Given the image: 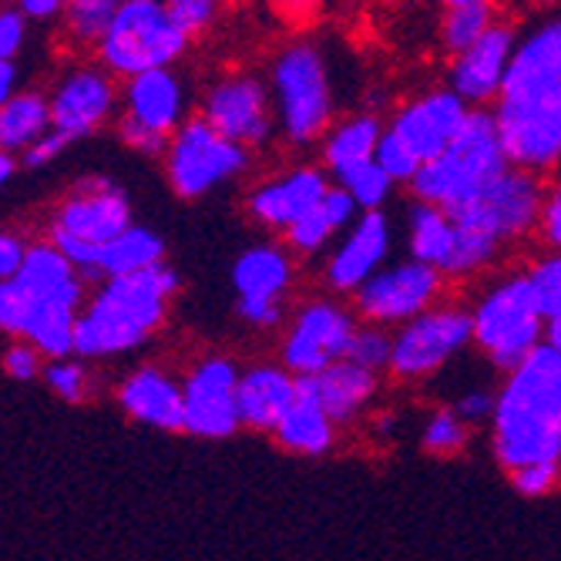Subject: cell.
I'll use <instances>...</instances> for the list:
<instances>
[{"label": "cell", "mask_w": 561, "mask_h": 561, "mask_svg": "<svg viewBox=\"0 0 561 561\" xmlns=\"http://www.w3.org/2000/svg\"><path fill=\"white\" fill-rule=\"evenodd\" d=\"M175 293L179 273L165 263L138 276L101 283L88 310L75 323V353L115 356L141 346L165 323V306Z\"/></svg>", "instance_id": "cell-2"}, {"label": "cell", "mask_w": 561, "mask_h": 561, "mask_svg": "<svg viewBox=\"0 0 561 561\" xmlns=\"http://www.w3.org/2000/svg\"><path fill=\"white\" fill-rule=\"evenodd\" d=\"M55 229H61L65 236L84 245L105 249L108 242H115L118 236L131 229L128 195L115 188L108 179H91L65 202Z\"/></svg>", "instance_id": "cell-19"}, {"label": "cell", "mask_w": 561, "mask_h": 561, "mask_svg": "<svg viewBox=\"0 0 561 561\" xmlns=\"http://www.w3.org/2000/svg\"><path fill=\"white\" fill-rule=\"evenodd\" d=\"M4 367H8V374L11 377H18V380H31L34 374H37V353L31 350V346H11L8 350V356H4Z\"/></svg>", "instance_id": "cell-53"}, {"label": "cell", "mask_w": 561, "mask_h": 561, "mask_svg": "<svg viewBox=\"0 0 561 561\" xmlns=\"http://www.w3.org/2000/svg\"><path fill=\"white\" fill-rule=\"evenodd\" d=\"M501 252H504V245L494 236H484V232H474V229H457L454 256H450V266H447L444 279H474V276L488 273L501 260Z\"/></svg>", "instance_id": "cell-36"}, {"label": "cell", "mask_w": 561, "mask_h": 561, "mask_svg": "<svg viewBox=\"0 0 561 561\" xmlns=\"http://www.w3.org/2000/svg\"><path fill=\"white\" fill-rule=\"evenodd\" d=\"M507 478H512V488H515L522 497H545V494H551V491L561 484L558 465H531V468L512 471Z\"/></svg>", "instance_id": "cell-47"}, {"label": "cell", "mask_w": 561, "mask_h": 561, "mask_svg": "<svg viewBox=\"0 0 561 561\" xmlns=\"http://www.w3.org/2000/svg\"><path fill=\"white\" fill-rule=\"evenodd\" d=\"M346 360L364 367L370 374H390V360H393V330H383V327H370V323H360L353 333V343H350V353Z\"/></svg>", "instance_id": "cell-39"}, {"label": "cell", "mask_w": 561, "mask_h": 561, "mask_svg": "<svg viewBox=\"0 0 561 561\" xmlns=\"http://www.w3.org/2000/svg\"><path fill=\"white\" fill-rule=\"evenodd\" d=\"M118 400L125 414L135 421L159 427V431H185V390L159 367H141L135 370L122 390Z\"/></svg>", "instance_id": "cell-22"}, {"label": "cell", "mask_w": 561, "mask_h": 561, "mask_svg": "<svg viewBox=\"0 0 561 561\" xmlns=\"http://www.w3.org/2000/svg\"><path fill=\"white\" fill-rule=\"evenodd\" d=\"M504 84H561V14L538 21L518 37Z\"/></svg>", "instance_id": "cell-30"}, {"label": "cell", "mask_w": 561, "mask_h": 561, "mask_svg": "<svg viewBox=\"0 0 561 561\" xmlns=\"http://www.w3.org/2000/svg\"><path fill=\"white\" fill-rule=\"evenodd\" d=\"M558 471H561V450H558Z\"/></svg>", "instance_id": "cell-58"}, {"label": "cell", "mask_w": 561, "mask_h": 561, "mask_svg": "<svg viewBox=\"0 0 561 561\" xmlns=\"http://www.w3.org/2000/svg\"><path fill=\"white\" fill-rule=\"evenodd\" d=\"M252 162V151L222 138L202 118H188L169 141L165 172L179 198H202L213 188L239 179Z\"/></svg>", "instance_id": "cell-9"}, {"label": "cell", "mask_w": 561, "mask_h": 561, "mask_svg": "<svg viewBox=\"0 0 561 561\" xmlns=\"http://www.w3.org/2000/svg\"><path fill=\"white\" fill-rule=\"evenodd\" d=\"M188 47V37L172 24L159 0H125L101 41V58L118 75L138 78L172 68Z\"/></svg>", "instance_id": "cell-7"}, {"label": "cell", "mask_w": 561, "mask_h": 561, "mask_svg": "<svg viewBox=\"0 0 561 561\" xmlns=\"http://www.w3.org/2000/svg\"><path fill=\"white\" fill-rule=\"evenodd\" d=\"M421 444L427 454L434 457H457L465 454L468 444H471V427L454 414V407H437L431 411V417L424 421V431H421Z\"/></svg>", "instance_id": "cell-37"}, {"label": "cell", "mask_w": 561, "mask_h": 561, "mask_svg": "<svg viewBox=\"0 0 561 561\" xmlns=\"http://www.w3.org/2000/svg\"><path fill=\"white\" fill-rule=\"evenodd\" d=\"M474 346L471 306L437 302L424 317L393 330L390 377L400 383H421L437 377L450 360Z\"/></svg>", "instance_id": "cell-8"}, {"label": "cell", "mask_w": 561, "mask_h": 561, "mask_svg": "<svg viewBox=\"0 0 561 561\" xmlns=\"http://www.w3.org/2000/svg\"><path fill=\"white\" fill-rule=\"evenodd\" d=\"M538 242L545 252H561V179L545 188L541 216H538Z\"/></svg>", "instance_id": "cell-46"}, {"label": "cell", "mask_w": 561, "mask_h": 561, "mask_svg": "<svg viewBox=\"0 0 561 561\" xmlns=\"http://www.w3.org/2000/svg\"><path fill=\"white\" fill-rule=\"evenodd\" d=\"M494 24H497L494 4H488V0H450V4H444L440 24H437L440 47L450 58H457V55H465V50H471Z\"/></svg>", "instance_id": "cell-33"}, {"label": "cell", "mask_w": 561, "mask_h": 561, "mask_svg": "<svg viewBox=\"0 0 561 561\" xmlns=\"http://www.w3.org/2000/svg\"><path fill=\"white\" fill-rule=\"evenodd\" d=\"M165 256V242L162 236H156L145 226H131L125 236H118L115 242H108L98 252V273L101 279H122V276H138L162 266Z\"/></svg>", "instance_id": "cell-32"}, {"label": "cell", "mask_w": 561, "mask_h": 561, "mask_svg": "<svg viewBox=\"0 0 561 561\" xmlns=\"http://www.w3.org/2000/svg\"><path fill=\"white\" fill-rule=\"evenodd\" d=\"M50 131V105L41 94H18L0 108V151L37 145Z\"/></svg>", "instance_id": "cell-34"}, {"label": "cell", "mask_w": 561, "mask_h": 561, "mask_svg": "<svg viewBox=\"0 0 561 561\" xmlns=\"http://www.w3.org/2000/svg\"><path fill=\"white\" fill-rule=\"evenodd\" d=\"M491 115L507 165L538 179L561 169V84H504Z\"/></svg>", "instance_id": "cell-6"}, {"label": "cell", "mask_w": 561, "mask_h": 561, "mask_svg": "<svg viewBox=\"0 0 561 561\" xmlns=\"http://www.w3.org/2000/svg\"><path fill=\"white\" fill-rule=\"evenodd\" d=\"M333 185H340L356 202V209H360V213H383V206H387L390 195H393V179L377 162L346 172Z\"/></svg>", "instance_id": "cell-38"}, {"label": "cell", "mask_w": 561, "mask_h": 561, "mask_svg": "<svg viewBox=\"0 0 561 561\" xmlns=\"http://www.w3.org/2000/svg\"><path fill=\"white\" fill-rule=\"evenodd\" d=\"M27 260V249L18 236H0V283H8V279H18L21 266Z\"/></svg>", "instance_id": "cell-50"}, {"label": "cell", "mask_w": 561, "mask_h": 561, "mask_svg": "<svg viewBox=\"0 0 561 561\" xmlns=\"http://www.w3.org/2000/svg\"><path fill=\"white\" fill-rule=\"evenodd\" d=\"M403 232H407V252H411V260L424 263L444 276L450 266V256H454V242H457V229H454L450 216L444 209L414 202V206L407 209Z\"/></svg>", "instance_id": "cell-31"}, {"label": "cell", "mask_w": 561, "mask_h": 561, "mask_svg": "<svg viewBox=\"0 0 561 561\" xmlns=\"http://www.w3.org/2000/svg\"><path fill=\"white\" fill-rule=\"evenodd\" d=\"M24 41V18L18 11L0 14V61H11Z\"/></svg>", "instance_id": "cell-52"}, {"label": "cell", "mask_w": 561, "mask_h": 561, "mask_svg": "<svg viewBox=\"0 0 561 561\" xmlns=\"http://www.w3.org/2000/svg\"><path fill=\"white\" fill-rule=\"evenodd\" d=\"M169 18L172 24L185 34V37H195L202 31H209L216 24V14L219 8L213 0H169Z\"/></svg>", "instance_id": "cell-44"}, {"label": "cell", "mask_w": 561, "mask_h": 561, "mask_svg": "<svg viewBox=\"0 0 561 561\" xmlns=\"http://www.w3.org/2000/svg\"><path fill=\"white\" fill-rule=\"evenodd\" d=\"M239 377L242 374L229 356H209L185 377V434L202 440H222L242 427L236 403Z\"/></svg>", "instance_id": "cell-14"}, {"label": "cell", "mask_w": 561, "mask_h": 561, "mask_svg": "<svg viewBox=\"0 0 561 561\" xmlns=\"http://www.w3.org/2000/svg\"><path fill=\"white\" fill-rule=\"evenodd\" d=\"M545 343H548L551 350H558V353H561V317L548 320V330H545Z\"/></svg>", "instance_id": "cell-56"}, {"label": "cell", "mask_w": 561, "mask_h": 561, "mask_svg": "<svg viewBox=\"0 0 561 561\" xmlns=\"http://www.w3.org/2000/svg\"><path fill=\"white\" fill-rule=\"evenodd\" d=\"M270 91L279 135L296 148L323 145L336 125V94L323 47L313 41H293L283 47L270 68Z\"/></svg>", "instance_id": "cell-4"}, {"label": "cell", "mask_w": 561, "mask_h": 561, "mask_svg": "<svg viewBox=\"0 0 561 561\" xmlns=\"http://www.w3.org/2000/svg\"><path fill=\"white\" fill-rule=\"evenodd\" d=\"M299 380L283 364H256L239 377V421L245 431L273 434L296 400Z\"/></svg>", "instance_id": "cell-20"}, {"label": "cell", "mask_w": 561, "mask_h": 561, "mask_svg": "<svg viewBox=\"0 0 561 561\" xmlns=\"http://www.w3.org/2000/svg\"><path fill=\"white\" fill-rule=\"evenodd\" d=\"M494 403H497V390H491V387H468V390H461L454 397V414L461 417L468 427H474V424H491V417H494Z\"/></svg>", "instance_id": "cell-45"}, {"label": "cell", "mask_w": 561, "mask_h": 561, "mask_svg": "<svg viewBox=\"0 0 561 561\" xmlns=\"http://www.w3.org/2000/svg\"><path fill=\"white\" fill-rule=\"evenodd\" d=\"M198 118L242 148H263L279 131L273 91L256 75H229L202 98Z\"/></svg>", "instance_id": "cell-13"}, {"label": "cell", "mask_w": 561, "mask_h": 561, "mask_svg": "<svg viewBox=\"0 0 561 561\" xmlns=\"http://www.w3.org/2000/svg\"><path fill=\"white\" fill-rule=\"evenodd\" d=\"M58 8H61L58 0H24L21 14H27V18H55Z\"/></svg>", "instance_id": "cell-54"}, {"label": "cell", "mask_w": 561, "mask_h": 561, "mask_svg": "<svg viewBox=\"0 0 561 561\" xmlns=\"http://www.w3.org/2000/svg\"><path fill=\"white\" fill-rule=\"evenodd\" d=\"M440 293H444V276L407 256L403 263L383 266L360 293L350 296V306L360 323L400 330L403 323L434 310L440 302Z\"/></svg>", "instance_id": "cell-12"}, {"label": "cell", "mask_w": 561, "mask_h": 561, "mask_svg": "<svg viewBox=\"0 0 561 561\" xmlns=\"http://www.w3.org/2000/svg\"><path fill=\"white\" fill-rule=\"evenodd\" d=\"M302 380H310L317 400L323 403V411L336 427L353 424L360 414H367V407L380 393V377L350 360H340L327 367L320 377H302Z\"/></svg>", "instance_id": "cell-27"}, {"label": "cell", "mask_w": 561, "mask_h": 561, "mask_svg": "<svg viewBox=\"0 0 561 561\" xmlns=\"http://www.w3.org/2000/svg\"><path fill=\"white\" fill-rule=\"evenodd\" d=\"M293 286V256L283 245H249L232 263L236 302H283Z\"/></svg>", "instance_id": "cell-25"}, {"label": "cell", "mask_w": 561, "mask_h": 561, "mask_svg": "<svg viewBox=\"0 0 561 561\" xmlns=\"http://www.w3.org/2000/svg\"><path fill=\"white\" fill-rule=\"evenodd\" d=\"M387 125L380 122V115L374 112H360V115H346L340 118L330 135L320 145V159H323V172L336 182L346 172L370 165L377 156V145L383 138Z\"/></svg>", "instance_id": "cell-28"}, {"label": "cell", "mask_w": 561, "mask_h": 561, "mask_svg": "<svg viewBox=\"0 0 561 561\" xmlns=\"http://www.w3.org/2000/svg\"><path fill=\"white\" fill-rule=\"evenodd\" d=\"M468 115H471V108L450 88H434V91L411 98L407 105H400L393 112L387 131H393L407 148H411L421 165H427V162H437L454 145Z\"/></svg>", "instance_id": "cell-15"}, {"label": "cell", "mask_w": 561, "mask_h": 561, "mask_svg": "<svg viewBox=\"0 0 561 561\" xmlns=\"http://www.w3.org/2000/svg\"><path fill=\"white\" fill-rule=\"evenodd\" d=\"M115 14H118L115 0H75L68 8V21L75 27V34L84 41H105Z\"/></svg>", "instance_id": "cell-41"}, {"label": "cell", "mask_w": 561, "mask_h": 561, "mask_svg": "<svg viewBox=\"0 0 561 561\" xmlns=\"http://www.w3.org/2000/svg\"><path fill=\"white\" fill-rule=\"evenodd\" d=\"M545 179L507 169L494 185H488L474 202L447 213L457 229H474L494 236L504 249L525 242L538 232V216L545 202Z\"/></svg>", "instance_id": "cell-11"}, {"label": "cell", "mask_w": 561, "mask_h": 561, "mask_svg": "<svg viewBox=\"0 0 561 561\" xmlns=\"http://www.w3.org/2000/svg\"><path fill=\"white\" fill-rule=\"evenodd\" d=\"M11 175H14V159L8 156V151H0V185H4Z\"/></svg>", "instance_id": "cell-57"}, {"label": "cell", "mask_w": 561, "mask_h": 561, "mask_svg": "<svg viewBox=\"0 0 561 561\" xmlns=\"http://www.w3.org/2000/svg\"><path fill=\"white\" fill-rule=\"evenodd\" d=\"M68 145V138L61 135V131H55L50 128L37 145H31L27 151H24V165L27 169H41V165H47L50 159H58L61 156V148Z\"/></svg>", "instance_id": "cell-51"}, {"label": "cell", "mask_w": 561, "mask_h": 561, "mask_svg": "<svg viewBox=\"0 0 561 561\" xmlns=\"http://www.w3.org/2000/svg\"><path fill=\"white\" fill-rule=\"evenodd\" d=\"M330 188H333V179L323 169L296 165L252 188L245 198V213L263 229L286 236L306 213H313L320 206Z\"/></svg>", "instance_id": "cell-18"}, {"label": "cell", "mask_w": 561, "mask_h": 561, "mask_svg": "<svg viewBox=\"0 0 561 561\" xmlns=\"http://www.w3.org/2000/svg\"><path fill=\"white\" fill-rule=\"evenodd\" d=\"M14 283L34 306H81V273L55 245H31Z\"/></svg>", "instance_id": "cell-26"}, {"label": "cell", "mask_w": 561, "mask_h": 561, "mask_svg": "<svg viewBox=\"0 0 561 561\" xmlns=\"http://www.w3.org/2000/svg\"><path fill=\"white\" fill-rule=\"evenodd\" d=\"M356 327L360 320H356L353 306H343L330 296L302 302L283 336L279 364L299 380L320 377L327 367L346 360Z\"/></svg>", "instance_id": "cell-10"}, {"label": "cell", "mask_w": 561, "mask_h": 561, "mask_svg": "<svg viewBox=\"0 0 561 561\" xmlns=\"http://www.w3.org/2000/svg\"><path fill=\"white\" fill-rule=\"evenodd\" d=\"M125 105H128V118L159 131L165 138H172L185 122V91L182 81L172 75V68L165 71H148L138 78H128L125 88Z\"/></svg>", "instance_id": "cell-23"}, {"label": "cell", "mask_w": 561, "mask_h": 561, "mask_svg": "<svg viewBox=\"0 0 561 561\" xmlns=\"http://www.w3.org/2000/svg\"><path fill=\"white\" fill-rule=\"evenodd\" d=\"M518 37L522 34L512 24L497 21L471 50L450 58L447 88L461 98L468 108H488L491 101L501 98L507 68H512V61H515Z\"/></svg>", "instance_id": "cell-17"}, {"label": "cell", "mask_w": 561, "mask_h": 561, "mask_svg": "<svg viewBox=\"0 0 561 561\" xmlns=\"http://www.w3.org/2000/svg\"><path fill=\"white\" fill-rule=\"evenodd\" d=\"M393 222L387 213H364L330 249L323 283L336 296H356L390 260Z\"/></svg>", "instance_id": "cell-16"}, {"label": "cell", "mask_w": 561, "mask_h": 561, "mask_svg": "<svg viewBox=\"0 0 561 561\" xmlns=\"http://www.w3.org/2000/svg\"><path fill=\"white\" fill-rule=\"evenodd\" d=\"M112 105H115L112 81L98 71H78L58 88L55 101H50V128L61 131L68 141L84 138L112 115Z\"/></svg>", "instance_id": "cell-21"}, {"label": "cell", "mask_w": 561, "mask_h": 561, "mask_svg": "<svg viewBox=\"0 0 561 561\" xmlns=\"http://www.w3.org/2000/svg\"><path fill=\"white\" fill-rule=\"evenodd\" d=\"M11 88H14V68L11 61H0V108L11 101Z\"/></svg>", "instance_id": "cell-55"}, {"label": "cell", "mask_w": 561, "mask_h": 561, "mask_svg": "<svg viewBox=\"0 0 561 561\" xmlns=\"http://www.w3.org/2000/svg\"><path fill=\"white\" fill-rule=\"evenodd\" d=\"M47 383L55 387L65 400H81L84 397V370L78 364H50L47 367Z\"/></svg>", "instance_id": "cell-49"}, {"label": "cell", "mask_w": 561, "mask_h": 561, "mask_svg": "<svg viewBox=\"0 0 561 561\" xmlns=\"http://www.w3.org/2000/svg\"><path fill=\"white\" fill-rule=\"evenodd\" d=\"M491 450L507 474L531 465H558L561 393L545 370L541 346L497 387Z\"/></svg>", "instance_id": "cell-1"}, {"label": "cell", "mask_w": 561, "mask_h": 561, "mask_svg": "<svg viewBox=\"0 0 561 561\" xmlns=\"http://www.w3.org/2000/svg\"><path fill=\"white\" fill-rule=\"evenodd\" d=\"M75 313L78 310H71V306H34L27 336L37 343L41 353L61 360V356L75 350V323H78Z\"/></svg>", "instance_id": "cell-35"}, {"label": "cell", "mask_w": 561, "mask_h": 561, "mask_svg": "<svg viewBox=\"0 0 561 561\" xmlns=\"http://www.w3.org/2000/svg\"><path fill=\"white\" fill-rule=\"evenodd\" d=\"M525 276L541 317H561V252H541V256L531 260V266H525Z\"/></svg>", "instance_id": "cell-40"}, {"label": "cell", "mask_w": 561, "mask_h": 561, "mask_svg": "<svg viewBox=\"0 0 561 561\" xmlns=\"http://www.w3.org/2000/svg\"><path fill=\"white\" fill-rule=\"evenodd\" d=\"M336 437H340V427L323 411V403L317 400L310 380H299L296 400L286 411V417L279 421V427L273 431V440L283 450L299 454V457H327L336 447Z\"/></svg>", "instance_id": "cell-24"}, {"label": "cell", "mask_w": 561, "mask_h": 561, "mask_svg": "<svg viewBox=\"0 0 561 561\" xmlns=\"http://www.w3.org/2000/svg\"><path fill=\"white\" fill-rule=\"evenodd\" d=\"M364 213L356 209V202L340 188L333 185L327 192V198L320 202V206L313 213H306L289 232H286V245L296 252V256L310 260V256H320V252L330 249V242L336 236H343L356 219H360Z\"/></svg>", "instance_id": "cell-29"}, {"label": "cell", "mask_w": 561, "mask_h": 561, "mask_svg": "<svg viewBox=\"0 0 561 561\" xmlns=\"http://www.w3.org/2000/svg\"><path fill=\"white\" fill-rule=\"evenodd\" d=\"M122 141L131 145L135 151H141V156H165L172 138H165V135H159V131H151V128L138 125V122H131V118L125 115V118H122Z\"/></svg>", "instance_id": "cell-48"}, {"label": "cell", "mask_w": 561, "mask_h": 561, "mask_svg": "<svg viewBox=\"0 0 561 561\" xmlns=\"http://www.w3.org/2000/svg\"><path fill=\"white\" fill-rule=\"evenodd\" d=\"M507 169V156L497 138V125L491 108H471L461 135L437 162L421 165L414 182L407 185L414 202L454 213L474 202L488 185H494Z\"/></svg>", "instance_id": "cell-3"}, {"label": "cell", "mask_w": 561, "mask_h": 561, "mask_svg": "<svg viewBox=\"0 0 561 561\" xmlns=\"http://www.w3.org/2000/svg\"><path fill=\"white\" fill-rule=\"evenodd\" d=\"M31 317H34V302L27 299V293L14 279L0 283V330L27 336Z\"/></svg>", "instance_id": "cell-43"}, {"label": "cell", "mask_w": 561, "mask_h": 561, "mask_svg": "<svg viewBox=\"0 0 561 561\" xmlns=\"http://www.w3.org/2000/svg\"><path fill=\"white\" fill-rule=\"evenodd\" d=\"M374 162H377V165L393 179V185H411V182H414V175L421 172L417 156H414V151L407 148L393 131H383V138H380V145H377Z\"/></svg>", "instance_id": "cell-42"}, {"label": "cell", "mask_w": 561, "mask_h": 561, "mask_svg": "<svg viewBox=\"0 0 561 561\" xmlns=\"http://www.w3.org/2000/svg\"><path fill=\"white\" fill-rule=\"evenodd\" d=\"M471 330L481 356L504 377L518 370L545 343L548 320L538 310L525 270L504 273L474 299Z\"/></svg>", "instance_id": "cell-5"}]
</instances>
